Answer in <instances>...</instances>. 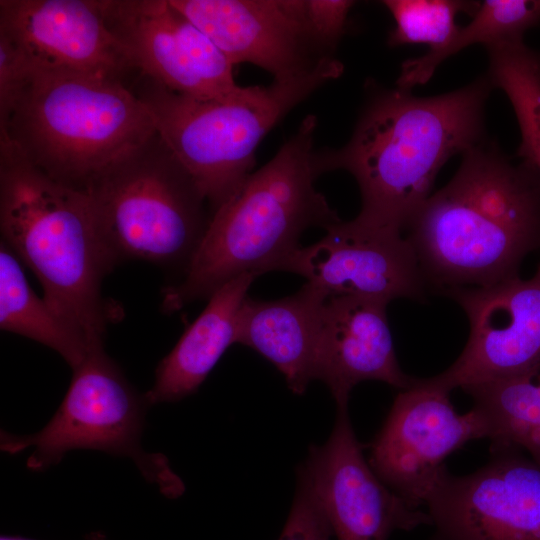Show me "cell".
<instances>
[{
    "instance_id": "cell-1",
    "label": "cell",
    "mask_w": 540,
    "mask_h": 540,
    "mask_svg": "<svg viewBox=\"0 0 540 540\" xmlns=\"http://www.w3.org/2000/svg\"><path fill=\"white\" fill-rule=\"evenodd\" d=\"M492 89L487 75L432 97L373 88L347 144L315 152L317 169H341L355 178L357 222L403 234L431 196L442 166L487 139L485 105Z\"/></svg>"
},
{
    "instance_id": "cell-2",
    "label": "cell",
    "mask_w": 540,
    "mask_h": 540,
    "mask_svg": "<svg viewBox=\"0 0 540 540\" xmlns=\"http://www.w3.org/2000/svg\"><path fill=\"white\" fill-rule=\"evenodd\" d=\"M407 231L430 293L518 276L524 258L540 250V172L485 139L462 154Z\"/></svg>"
},
{
    "instance_id": "cell-3",
    "label": "cell",
    "mask_w": 540,
    "mask_h": 540,
    "mask_svg": "<svg viewBox=\"0 0 540 540\" xmlns=\"http://www.w3.org/2000/svg\"><path fill=\"white\" fill-rule=\"evenodd\" d=\"M317 119L297 131L241 189L212 215L205 236L180 281L163 290L162 309L181 310L209 299L230 280L281 271L305 230H325L341 219L315 188L321 175L313 149Z\"/></svg>"
},
{
    "instance_id": "cell-4",
    "label": "cell",
    "mask_w": 540,
    "mask_h": 540,
    "mask_svg": "<svg viewBox=\"0 0 540 540\" xmlns=\"http://www.w3.org/2000/svg\"><path fill=\"white\" fill-rule=\"evenodd\" d=\"M0 231L53 311L89 348L103 345L118 315L102 283L116 263L90 199L33 166L9 141L0 142Z\"/></svg>"
},
{
    "instance_id": "cell-5",
    "label": "cell",
    "mask_w": 540,
    "mask_h": 540,
    "mask_svg": "<svg viewBox=\"0 0 540 540\" xmlns=\"http://www.w3.org/2000/svg\"><path fill=\"white\" fill-rule=\"evenodd\" d=\"M156 132L147 108L122 79L34 70L0 140L53 180L85 192Z\"/></svg>"
},
{
    "instance_id": "cell-6",
    "label": "cell",
    "mask_w": 540,
    "mask_h": 540,
    "mask_svg": "<svg viewBox=\"0 0 540 540\" xmlns=\"http://www.w3.org/2000/svg\"><path fill=\"white\" fill-rule=\"evenodd\" d=\"M342 73V63L328 58L306 74L273 80L267 86H247L227 99L185 96L139 73L132 91L197 184L212 215L253 173L255 152L265 135L296 105Z\"/></svg>"
},
{
    "instance_id": "cell-7",
    "label": "cell",
    "mask_w": 540,
    "mask_h": 540,
    "mask_svg": "<svg viewBox=\"0 0 540 540\" xmlns=\"http://www.w3.org/2000/svg\"><path fill=\"white\" fill-rule=\"evenodd\" d=\"M85 193L116 265L140 260L182 276L211 219L204 195L157 132Z\"/></svg>"
},
{
    "instance_id": "cell-8",
    "label": "cell",
    "mask_w": 540,
    "mask_h": 540,
    "mask_svg": "<svg viewBox=\"0 0 540 540\" xmlns=\"http://www.w3.org/2000/svg\"><path fill=\"white\" fill-rule=\"evenodd\" d=\"M149 407L104 351L92 347L73 369L69 388L53 417L28 435L0 433L2 451L15 455L33 447L27 467L43 471L74 449H92L133 460L144 478L169 497L183 490L167 458L141 446L145 411Z\"/></svg>"
},
{
    "instance_id": "cell-9",
    "label": "cell",
    "mask_w": 540,
    "mask_h": 540,
    "mask_svg": "<svg viewBox=\"0 0 540 540\" xmlns=\"http://www.w3.org/2000/svg\"><path fill=\"white\" fill-rule=\"evenodd\" d=\"M482 438L486 427L476 409L461 414L434 377L414 378L395 397L372 442L369 464L387 487L420 508L447 472L445 459Z\"/></svg>"
},
{
    "instance_id": "cell-10",
    "label": "cell",
    "mask_w": 540,
    "mask_h": 540,
    "mask_svg": "<svg viewBox=\"0 0 540 540\" xmlns=\"http://www.w3.org/2000/svg\"><path fill=\"white\" fill-rule=\"evenodd\" d=\"M464 476L448 471L425 504L429 540H540V463L514 447Z\"/></svg>"
},
{
    "instance_id": "cell-11",
    "label": "cell",
    "mask_w": 540,
    "mask_h": 540,
    "mask_svg": "<svg viewBox=\"0 0 540 540\" xmlns=\"http://www.w3.org/2000/svg\"><path fill=\"white\" fill-rule=\"evenodd\" d=\"M106 24L140 74L199 99L240 93L233 64L170 0H102Z\"/></svg>"
},
{
    "instance_id": "cell-12",
    "label": "cell",
    "mask_w": 540,
    "mask_h": 540,
    "mask_svg": "<svg viewBox=\"0 0 540 540\" xmlns=\"http://www.w3.org/2000/svg\"><path fill=\"white\" fill-rule=\"evenodd\" d=\"M299 469L337 540H388L395 530L431 524L426 511L394 493L373 471L355 436L348 406L337 407L329 438L311 446Z\"/></svg>"
},
{
    "instance_id": "cell-13",
    "label": "cell",
    "mask_w": 540,
    "mask_h": 540,
    "mask_svg": "<svg viewBox=\"0 0 540 540\" xmlns=\"http://www.w3.org/2000/svg\"><path fill=\"white\" fill-rule=\"evenodd\" d=\"M281 271L292 272L329 296H359L386 303L424 300L430 293L417 255L403 234L364 226L355 219L326 229L300 247Z\"/></svg>"
},
{
    "instance_id": "cell-14",
    "label": "cell",
    "mask_w": 540,
    "mask_h": 540,
    "mask_svg": "<svg viewBox=\"0 0 540 540\" xmlns=\"http://www.w3.org/2000/svg\"><path fill=\"white\" fill-rule=\"evenodd\" d=\"M469 321L458 358L433 376L450 392L519 372L540 359V263L533 276L446 294Z\"/></svg>"
},
{
    "instance_id": "cell-15",
    "label": "cell",
    "mask_w": 540,
    "mask_h": 540,
    "mask_svg": "<svg viewBox=\"0 0 540 540\" xmlns=\"http://www.w3.org/2000/svg\"><path fill=\"white\" fill-rule=\"evenodd\" d=\"M0 31L37 71L123 80L137 70L106 24L102 0H0Z\"/></svg>"
},
{
    "instance_id": "cell-16",
    "label": "cell",
    "mask_w": 540,
    "mask_h": 540,
    "mask_svg": "<svg viewBox=\"0 0 540 540\" xmlns=\"http://www.w3.org/2000/svg\"><path fill=\"white\" fill-rule=\"evenodd\" d=\"M233 64L251 63L274 80L313 70L322 60L308 42L293 0H170ZM328 59V58H325Z\"/></svg>"
},
{
    "instance_id": "cell-17",
    "label": "cell",
    "mask_w": 540,
    "mask_h": 540,
    "mask_svg": "<svg viewBox=\"0 0 540 540\" xmlns=\"http://www.w3.org/2000/svg\"><path fill=\"white\" fill-rule=\"evenodd\" d=\"M387 305L359 296L324 299L316 379L326 384L337 407L348 406L351 391L363 381L377 380L401 390L414 380L398 363Z\"/></svg>"
},
{
    "instance_id": "cell-18",
    "label": "cell",
    "mask_w": 540,
    "mask_h": 540,
    "mask_svg": "<svg viewBox=\"0 0 540 540\" xmlns=\"http://www.w3.org/2000/svg\"><path fill=\"white\" fill-rule=\"evenodd\" d=\"M325 297L306 282L296 293L276 300L247 296L240 308L237 343L270 361L299 395L316 380Z\"/></svg>"
},
{
    "instance_id": "cell-19",
    "label": "cell",
    "mask_w": 540,
    "mask_h": 540,
    "mask_svg": "<svg viewBox=\"0 0 540 540\" xmlns=\"http://www.w3.org/2000/svg\"><path fill=\"white\" fill-rule=\"evenodd\" d=\"M256 277L242 274L209 297L200 315L158 363L154 384L144 394L149 407L195 393L224 352L237 343L240 308Z\"/></svg>"
},
{
    "instance_id": "cell-20",
    "label": "cell",
    "mask_w": 540,
    "mask_h": 540,
    "mask_svg": "<svg viewBox=\"0 0 540 540\" xmlns=\"http://www.w3.org/2000/svg\"><path fill=\"white\" fill-rule=\"evenodd\" d=\"M462 390L472 397L491 447H514L540 463V359L512 375Z\"/></svg>"
},
{
    "instance_id": "cell-21",
    "label": "cell",
    "mask_w": 540,
    "mask_h": 540,
    "mask_svg": "<svg viewBox=\"0 0 540 540\" xmlns=\"http://www.w3.org/2000/svg\"><path fill=\"white\" fill-rule=\"evenodd\" d=\"M0 328L56 351L73 369L91 349L29 285L19 259L0 242Z\"/></svg>"
},
{
    "instance_id": "cell-22",
    "label": "cell",
    "mask_w": 540,
    "mask_h": 540,
    "mask_svg": "<svg viewBox=\"0 0 540 540\" xmlns=\"http://www.w3.org/2000/svg\"><path fill=\"white\" fill-rule=\"evenodd\" d=\"M540 22V0H485L471 22L460 27L444 46L402 63L397 88L411 91L425 84L437 67L452 55L473 45H492L523 40L525 32Z\"/></svg>"
},
{
    "instance_id": "cell-23",
    "label": "cell",
    "mask_w": 540,
    "mask_h": 540,
    "mask_svg": "<svg viewBox=\"0 0 540 540\" xmlns=\"http://www.w3.org/2000/svg\"><path fill=\"white\" fill-rule=\"evenodd\" d=\"M487 77L507 95L520 129L517 157L540 172V52L523 40L486 48Z\"/></svg>"
},
{
    "instance_id": "cell-24",
    "label": "cell",
    "mask_w": 540,
    "mask_h": 540,
    "mask_svg": "<svg viewBox=\"0 0 540 540\" xmlns=\"http://www.w3.org/2000/svg\"><path fill=\"white\" fill-rule=\"evenodd\" d=\"M395 20L389 33L392 47L426 44L430 49L444 46L458 32L459 13L474 16L480 2L462 0H384L381 2Z\"/></svg>"
},
{
    "instance_id": "cell-25",
    "label": "cell",
    "mask_w": 540,
    "mask_h": 540,
    "mask_svg": "<svg viewBox=\"0 0 540 540\" xmlns=\"http://www.w3.org/2000/svg\"><path fill=\"white\" fill-rule=\"evenodd\" d=\"M355 1L350 0H293L302 30L317 55L334 58Z\"/></svg>"
},
{
    "instance_id": "cell-26",
    "label": "cell",
    "mask_w": 540,
    "mask_h": 540,
    "mask_svg": "<svg viewBox=\"0 0 540 540\" xmlns=\"http://www.w3.org/2000/svg\"><path fill=\"white\" fill-rule=\"evenodd\" d=\"M293 504L279 540H331L333 532L303 472L297 471Z\"/></svg>"
},
{
    "instance_id": "cell-27",
    "label": "cell",
    "mask_w": 540,
    "mask_h": 540,
    "mask_svg": "<svg viewBox=\"0 0 540 540\" xmlns=\"http://www.w3.org/2000/svg\"><path fill=\"white\" fill-rule=\"evenodd\" d=\"M34 69L23 50L0 31V128L4 127Z\"/></svg>"
},
{
    "instance_id": "cell-28",
    "label": "cell",
    "mask_w": 540,
    "mask_h": 540,
    "mask_svg": "<svg viewBox=\"0 0 540 540\" xmlns=\"http://www.w3.org/2000/svg\"><path fill=\"white\" fill-rule=\"evenodd\" d=\"M0 540H32V539H27V538L17 537V536H1ZM87 540H106V538L98 532V533H92L91 535H89Z\"/></svg>"
}]
</instances>
